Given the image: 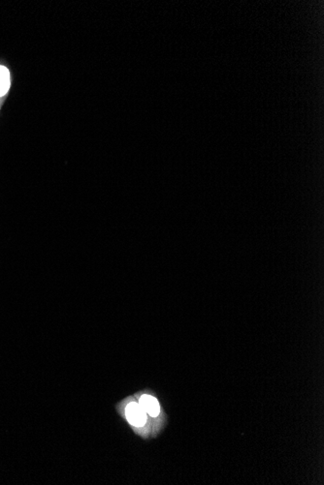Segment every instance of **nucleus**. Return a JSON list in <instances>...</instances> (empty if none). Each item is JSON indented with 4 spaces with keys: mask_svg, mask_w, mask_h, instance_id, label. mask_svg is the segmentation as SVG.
I'll use <instances>...</instances> for the list:
<instances>
[{
    "mask_svg": "<svg viewBox=\"0 0 324 485\" xmlns=\"http://www.w3.org/2000/svg\"><path fill=\"white\" fill-rule=\"evenodd\" d=\"M124 414L128 423L135 430H142L148 422V414L141 407L139 402L131 400L124 408Z\"/></svg>",
    "mask_w": 324,
    "mask_h": 485,
    "instance_id": "1",
    "label": "nucleus"
},
{
    "mask_svg": "<svg viewBox=\"0 0 324 485\" xmlns=\"http://www.w3.org/2000/svg\"><path fill=\"white\" fill-rule=\"evenodd\" d=\"M138 402L141 405V407L144 409V411L147 412V414L151 418H156L159 416L161 412V408L155 396L149 393L141 394L139 396Z\"/></svg>",
    "mask_w": 324,
    "mask_h": 485,
    "instance_id": "2",
    "label": "nucleus"
},
{
    "mask_svg": "<svg viewBox=\"0 0 324 485\" xmlns=\"http://www.w3.org/2000/svg\"><path fill=\"white\" fill-rule=\"evenodd\" d=\"M0 81H3V82L10 81L9 70L5 66H2V65H0Z\"/></svg>",
    "mask_w": 324,
    "mask_h": 485,
    "instance_id": "3",
    "label": "nucleus"
},
{
    "mask_svg": "<svg viewBox=\"0 0 324 485\" xmlns=\"http://www.w3.org/2000/svg\"><path fill=\"white\" fill-rule=\"evenodd\" d=\"M9 88H10V81L7 82L0 81V97L4 96L8 92Z\"/></svg>",
    "mask_w": 324,
    "mask_h": 485,
    "instance_id": "4",
    "label": "nucleus"
}]
</instances>
